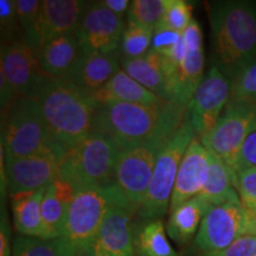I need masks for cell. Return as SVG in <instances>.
I'll use <instances>...</instances> for the list:
<instances>
[{
  "mask_svg": "<svg viewBox=\"0 0 256 256\" xmlns=\"http://www.w3.org/2000/svg\"><path fill=\"white\" fill-rule=\"evenodd\" d=\"M186 115L188 106L176 101L156 106L112 102L98 106L94 132L104 134L124 150L171 136Z\"/></svg>",
  "mask_w": 256,
  "mask_h": 256,
  "instance_id": "1",
  "label": "cell"
},
{
  "mask_svg": "<svg viewBox=\"0 0 256 256\" xmlns=\"http://www.w3.org/2000/svg\"><path fill=\"white\" fill-rule=\"evenodd\" d=\"M211 55L230 81L256 60V2L220 0L208 2Z\"/></svg>",
  "mask_w": 256,
  "mask_h": 256,
  "instance_id": "2",
  "label": "cell"
},
{
  "mask_svg": "<svg viewBox=\"0 0 256 256\" xmlns=\"http://www.w3.org/2000/svg\"><path fill=\"white\" fill-rule=\"evenodd\" d=\"M34 100L51 134L66 148L78 146L94 132L98 104L72 82L49 76Z\"/></svg>",
  "mask_w": 256,
  "mask_h": 256,
  "instance_id": "3",
  "label": "cell"
},
{
  "mask_svg": "<svg viewBox=\"0 0 256 256\" xmlns=\"http://www.w3.org/2000/svg\"><path fill=\"white\" fill-rule=\"evenodd\" d=\"M2 148L8 158H25L66 147L51 134L37 100L22 96L2 116Z\"/></svg>",
  "mask_w": 256,
  "mask_h": 256,
  "instance_id": "4",
  "label": "cell"
},
{
  "mask_svg": "<svg viewBox=\"0 0 256 256\" xmlns=\"http://www.w3.org/2000/svg\"><path fill=\"white\" fill-rule=\"evenodd\" d=\"M120 151L110 138L92 132L81 144L69 150L57 177L72 184L78 192L104 186L114 182Z\"/></svg>",
  "mask_w": 256,
  "mask_h": 256,
  "instance_id": "5",
  "label": "cell"
},
{
  "mask_svg": "<svg viewBox=\"0 0 256 256\" xmlns=\"http://www.w3.org/2000/svg\"><path fill=\"white\" fill-rule=\"evenodd\" d=\"M113 204L132 206L122 196L115 180L76 194L69 206L63 238L75 249L78 256H87L89 247Z\"/></svg>",
  "mask_w": 256,
  "mask_h": 256,
  "instance_id": "6",
  "label": "cell"
},
{
  "mask_svg": "<svg viewBox=\"0 0 256 256\" xmlns=\"http://www.w3.org/2000/svg\"><path fill=\"white\" fill-rule=\"evenodd\" d=\"M196 136L188 114L159 152L151 184L138 212L140 220H162L170 209L179 166L188 145Z\"/></svg>",
  "mask_w": 256,
  "mask_h": 256,
  "instance_id": "7",
  "label": "cell"
},
{
  "mask_svg": "<svg viewBox=\"0 0 256 256\" xmlns=\"http://www.w3.org/2000/svg\"><path fill=\"white\" fill-rule=\"evenodd\" d=\"M255 120L256 100H229L215 128L200 142L211 154L234 170Z\"/></svg>",
  "mask_w": 256,
  "mask_h": 256,
  "instance_id": "8",
  "label": "cell"
},
{
  "mask_svg": "<svg viewBox=\"0 0 256 256\" xmlns=\"http://www.w3.org/2000/svg\"><path fill=\"white\" fill-rule=\"evenodd\" d=\"M168 138H158L121 150L119 153L114 180L122 196L136 209L145 200L159 152Z\"/></svg>",
  "mask_w": 256,
  "mask_h": 256,
  "instance_id": "9",
  "label": "cell"
},
{
  "mask_svg": "<svg viewBox=\"0 0 256 256\" xmlns=\"http://www.w3.org/2000/svg\"><path fill=\"white\" fill-rule=\"evenodd\" d=\"M247 211L241 202L214 206L202 220L194 238V246L206 254H214L228 248L236 240L247 235Z\"/></svg>",
  "mask_w": 256,
  "mask_h": 256,
  "instance_id": "10",
  "label": "cell"
},
{
  "mask_svg": "<svg viewBox=\"0 0 256 256\" xmlns=\"http://www.w3.org/2000/svg\"><path fill=\"white\" fill-rule=\"evenodd\" d=\"M230 94L232 81L212 64L188 104V119L198 139L206 138L215 128Z\"/></svg>",
  "mask_w": 256,
  "mask_h": 256,
  "instance_id": "11",
  "label": "cell"
},
{
  "mask_svg": "<svg viewBox=\"0 0 256 256\" xmlns=\"http://www.w3.org/2000/svg\"><path fill=\"white\" fill-rule=\"evenodd\" d=\"M68 148H58L25 158L5 156L6 186L11 197L46 188L60 174Z\"/></svg>",
  "mask_w": 256,
  "mask_h": 256,
  "instance_id": "12",
  "label": "cell"
},
{
  "mask_svg": "<svg viewBox=\"0 0 256 256\" xmlns=\"http://www.w3.org/2000/svg\"><path fill=\"white\" fill-rule=\"evenodd\" d=\"M126 23L102 5L88 2L75 36L82 54H112L120 49Z\"/></svg>",
  "mask_w": 256,
  "mask_h": 256,
  "instance_id": "13",
  "label": "cell"
},
{
  "mask_svg": "<svg viewBox=\"0 0 256 256\" xmlns=\"http://www.w3.org/2000/svg\"><path fill=\"white\" fill-rule=\"evenodd\" d=\"M0 74L5 76L17 98H36L49 75L43 72L37 52L23 40L2 44Z\"/></svg>",
  "mask_w": 256,
  "mask_h": 256,
  "instance_id": "14",
  "label": "cell"
},
{
  "mask_svg": "<svg viewBox=\"0 0 256 256\" xmlns=\"http://www.w3.org/2000/svg\"><path fill=\"white\" fill-rule=\"evenodd\" d=\"M139 210L113 204L108 210L87 256H136L133 217Z\"/></svg>",
  "mask_w": 256,
  "mask_h": 256,
  "instance_id": "15",
  "label": "cell"
},
{
  "mask_svg": "<svg viewBox=\"0 0 256 256\" xmlns=\"http://www.w3.org/2000/svg\"><path fill=\"white\" fill-rule=\"evenodd\" d=\"M186 56L176 68L171 82L172 101L188 106L204 78L203 32L196 19L183 34Z\"/></svg>",
  "mask_w": 256,
  "mask_h": 256,
  "instance_id": "16",
  "label": "cell"
},
{
  "mask_svg": "<svg viewBox=\"0 0 256 256\" xmlns=\"http://www.w3.org/2000/svg\"><path fill=\"white\" fill-rule=\"evenodd\" d=\"M211 153L196 136L188 145L179 166L172 192L170 212L197 197L206 186L210 171Z\"/></svg>",
  "mask_w": 256,
  "mask_h": 256,
  "instance_id": "17",
  "label": "cell"
},
{
  "mask_svg": "<svg viewBox=\"0 0 256 256\" xmlns=\"http://www.w3.org/2000/svg\"><path fill=\"white\" fill-rule=\"evenodd\" d=\"M87 5L88 2H80V0L42 2L40 48L46 42L62 34H75Z\"/></svg>",
  "mask_w": 256,
  "mask_h": 256,
  "instance_id": "18",
  "label": "cell"
},
{
  "mask_svg": "<svg viewBox=\"0 0 256 256\" xmlns=\"http://www.w3.org/2000/svg\"><path fill=\"white\" fill-rule=\"evenodd\" d=\"M76 188L56 177L48 186L42 202V236L43 240L63 238L69 206L75 198Z\"/></svg>",
  "mask_w": 256,
  "mask_h": 256,
  "instance_id": "19",
  "label": "cell"
},
{
  "mask_svg": "<svg viewBox=\"0 0 256 256\" xmlns=\"http://www.w3.org/2000/svg\"><path fill=\"white\" fill-rule=\"evenodd\" d=\"M119 52L82 54L66 80L87 95H94L120 70Z\"/></svg>",
  "mask_w": 256,
  "mask_h": 256,
  "instance_id": "20",
  "label": "cell"
},
{
  "mask_svg": "<svg viewBox=\"0 0 256 256\" xmlns=\"http://www.w3.org/2000/svg\"><path fill=\"white\" fill-rule=\"evenodd\" d=\"M42 70L55 78L66 80L82 56L75 34H66L46 42L37 51Z\"/></svg>",
  "mask_w": 256,
  "mask_h": 256,
  "instance_id": "21",
  "label": "cell"
},
{
  "mask_svg": "<svg viewBox=\"0 0 256 256\" xmlns=\"http://www.w3.org/2000/svg\"><path fill=\"white\" fill-rule=\"evenodd\" d=\"M122 70L138 83L165 101H172L171 89L164 60L156 52L150 50L146 55L138 58L121 60Z\"/></svg>",
  "mask_w": 256,
  "mask_h": 256,
  "instance_id": "22",
  "label": "cell"
},
{
  "mask_svg": "<svg viewBox=\"0 0 256 256\" xmlns=\"http://www.w3.org/2000/svg\"><path fill=\"white\" fill-rule=\"evenodd\" d=\"M90 98L98 104L122 102V104L156 106L165 102V100L153 94L130 78L124 70H119L100 90L96 92Z\"/></svg>",
  "mask_w": 256,
  "mask_h": 256,
  "instance_id": "23",
  "label": "cell"
},
{
  "mask_svg": "<svg viewBox=\"0 0 256 256\" xmlns=\"http://www.w3.org/2000/svg\"><path fill=\"white\" fill-rule=\"evenodd\" d=\"M211 208L212 206L203 197L197 196L170 212L166 224V232L170 238L179 244L190 242L197 235L202 220Z\"/></svg>",
  "mask_w": 256,
  "mask_h": 256,
  "instance_id": "24",
  "label": "cell"
},
{
  "mask_svg": "<svg viewBox=\"0 0 256 256\" xmlns=\"http://www.w3.org/2000/svg\"><path fill=\"white\" fill-rule=\"evenodd\" d=\"M48 186L11 197L14 228L19 235L40 238L42 224H43L42 202Z\"/></svg>",
  "mask_w": 256,
  "mask_h": 256,
  "instance_id": "25",
  "label": "cell"
},
{
  "mask_svg": "<svg viewBox=\"0 0 256 256\" xmlns=\"http://www.w3.org/2000/svg\"><path fill=\"white\" fill-rule=\"evenodd\" d=\"M234 180L235 171L218 156L211 154L209 177L203 191L198 196L203 197L212 206L229 202H241Z\"/></svg>",
  "mask_w": 256,
  "mask_h": 256,
  "instance_id": "26",
  "label": "cell"
},
{
  "mask_svg": "<svg viewBox=\"0 0 256 256\" xmlns=\"http://www.w3.org/2000/svg\"><path fill=\"white\" fill-rule=\"evenodd\" d=\"M134 250L136 256H179L166 238L162 220H140L136 226Z\"/></svg>",
  "mask_w": 256,
  "mask_h": 256,
  "instance_id": "27",
  "label": "cell"
},
{
  "mask_svg": "<svg viewBox=\"0 0 256 256\" xmlns=\"http://www.w3.org/2000/svg\"><path fill=\"white\" fill-rule=\"evenodd\" d=\"M12 247V256H78L63 238L43 240L18 235Z\"/></svg>",
  "mask_w": 256,
  "mask_h": 256,
  "instance_id": "28",
  "label": "cell"
},
{
  "mask_svg": "<svg viewBox=\"0 0 256 256\" xmlns=\"http://www.w3.org/2000/svg\"><path fill=\"white\" fill-rule=\"evenodd\" d=\"M16 10L22 28V40L34 51L40 48V24L42 2L16 0Z\"/></svg>",
  "mask_w": 256,
  "mask_h": 256,
  "instance_id": "29",
  "label": "cell"
},
{
  "mask_svg": "<svg viewBox=\"0 0 256 256\" xmlns=\"http://www.w3.org/2000/svg\"><path fill=\"white\" fill-rule=\"evenodd\" d=\"M153 32L142 25L127 22L119 49L122 58L133 60L146 55L151 50Z\"/></svg>",
  "mask_w": 256,
  "mask_h": 256,
  "instance_id": "30",
  "label": "cell"
},
{
  "mask_svg": "<svg viewBox=\"0 0 256 256\" xmlns=\"http://www.w3.org/2000/svg\"><path fill=\"white\" fill-rule=\"evenodd\" d=\"M166 0H133L127 14V22H132L154 31L165 14Z\"/></svg>",
  "mask_w": 256,
  "mask_h": 256,
  "instance_id": "31",
  "label": "cell"
},
{
  "mask_svg": "<svg viewBox=\"0 0 256 256\" xmlns=\"http://www.w3.org/2000/svg\"><path fill=\"white\" fill-rule=\"evenodd\" d=\"M192 20L194 18L191 2L186 0H166L165 14L159 25H164L179 34H184Z\"/></svg>",
  "mask_w": 256,
  "mask_h": 256,
  "instance_id": "32",
  "label": "cell"
},
{
  "mask_svg": "<svg viewBox=\"0 0 256 256\" xmlns=\"http://www.w3.org/2000/svg\"><path fill=\"white\" fill-rule=\"evenodd\" d=\"M230 100H256V60L232 80Z\"/></svg>",
  "mask_w": 256,
  "mask_h": 256,
  "instance_id": "33",
  "label": "cell"
},
{
  "mask_svg": "<svg viewBox=\"0 0 256 256\" xmlns=\"http://www.w3.org/2000/svg\"><path fill=\"white\" fill-rule=\"evenodd\" d=\"M0 31L2 44L22 40H19L22 28L16 10V0H0Z\"/></svg>",
  "mask_w": 256,
  "mask_h": 256,
  "instance_id": "34",
  "label": "cell"
},
{
  "mask_svg": "<svg viewBox=\"0 0 256 256\" xmlns=\"http://www.w3.org/2000/svg\"><path fill=\"white\" fill-rule=\"evenodd\" d=\"M234 185L243 208L246 210L256 209V168L235 172Z\"/></svg>",
  "mask_w": 256,
  "mask_h": 256,
  "instance_id": "35",
  "label": "cell"
},
{
  "mask_svg": "<svg viewBox=\"0 0 256 256\" xmlns=\"http://www.w3.org/2000/svg\"><path fill=\"white\" fill-rule=\"evenodd\" d=\"M182 37H183V34L171 30L164 25H159L153 32L151 51L162 57L168 56L182 40Z\"/></svg>",
  "mask_w": 256,
  "mask_h": 256,
  "instance_id": "36",
  "label": "cell"
},
{
  "mask_svg": "<svg viewBox=\"0 0 256 256\" xmlns=\"http://www.w3.org/2000/svg\"><path fill=\"white\" fill-rule=\"evenodd\" d=\"M248 168H256V120L250 133L248 134L247 139L243 144L234 171L238 172Z\"/></svg>",
  "mask_w": 256,
  "mask_h": 256,
  "instance_id": "37",
  "label": "cell"
},
{
  "mask_svg": "<svg viewBox=\"0 0 256 256\" xmlns=\"http://www.w3.org/2000/svg\"><path fill=\"white\" fill-rule=\"evenodd\" d=\"M203 256H256V235H244L228 248Z\"/></svg>",
  "mask_w": 256,
  "mask_h": 256,
  "instance_id": "38",
  "label": "cell"
},
{
  "mask_svg": "<svg viewBox=\"0 0 256 256\" xmlns=\"http://www.w3.org/2000/svg\"><path fill=\"white\" fill-rule=\"evenodd\" d=\"M11 247V228H10L8 215L2 206V223H0V256H12Z\"/></svg>",
  "mask_w": 256,
  "mask_h": 256,
  "instance_id": "39",
  "label": "cell"
},
{
  "mask_svg": "<svg viewBox=\"0 0 256 256\" xmlns=\"http://www.w3.org/2000/svg\"><path fill=\"white\" fill-rule=\"evenodd\" d=\"M101 2L104 8H107L110 12L121 18H124V14H128L130 6V2L128 0H102Z\"/></svg>",
  "mask_w": 256,
  "mask_h": 256,
  "instance_id": "40",
  "label": "cell"
},
{
  "mask_svg": "<svg viewBox=\"0 0 256 256\" xmlns=\"http://www.w3.org/2000/svg\"><path fill=\"white\" fill-rule=\"evenodd\" d=\"M247 211L248 232L247 235H256V209L246 210Z\"/></svg>",
  "mask_w": 256,
  "mask_h": 256,
  "instance_id": "41",
  "label": "cell"
}]
</instances>
